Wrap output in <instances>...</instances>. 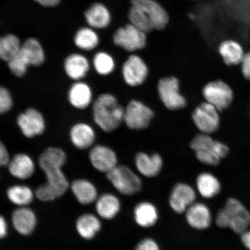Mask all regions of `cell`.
Segmentation results:
<instances>
[{
  "label": "cell",
  "mask_w": 250,
  "mask_h": 250,
  "mask_svg": "<svg viewBox=\"0 0 250 250\" xmlns=\"http://www.w3.org/2000/svg\"><path fill=\"white\" fill-rule=\"evenodd\" d=\"M93 64L96 73L102 76H108L115 68L113 56L104 51L96 53L94 56Z\"/></svg>",
  "instance_id": "cell-33"
},
{
  "label": "cell",
  "mask_w": 250,
  "mask_h": 250,
  "mask_svg": "<svg viewBox=\"0 0 250 250\" xmlns=\"http://www.w3.org/2000/svg\"><path fill=\"white\" fill-rule=\"evenodd\" d=\"M8 198L14 204L24 206L30 204L33 199V193L29 187L17 185L9 187L7 190Z\"/></svg>",
  "instance_id": "cell-34"
},
{
  "label": "cell",
  "mask_w": 250,
  "mask_h": 250,
  "mask_svg": "<svg viewBox=\"0 0 250 250\" xmlns=\"http://www.w3.org/2000/svg\"><path fill=\"white\" fill-rule=\"evenodd\" d=\"M202 93L206 102L213 105L219 111L229 107L233 98L232 89L223 81L208 83L203 87Z\"/></svg>",
  "instance_id": "cell-9"
},
{
  "label": "cell",
  "mask_w": 250,
  "mask_h": 250,
  "mask_svg": "<svg viewBox=\"0 0 250 250\" xmlns=\"http://www.w3.org/2000/svg\"><path fill=\"white\" fill-rule=\"evenodd\" d=\"M148 40V34L129 22L118 27L112 35L114 45L131 54L144 51L147 46Z\"/></svg>",
  "instance_id": "cell-4"
},
{
  "label": "cell",
  "mask_w": 250,
  "mask_h": 250,
  "mask_svg": "<svg viewBox=\"0 0 250 250\" xmlns=\"http://www.w3.org/2000/svg\"><path fill=\"white\" fill-rule=\"evenodd\" d=\"M242 241L246 248L250 250V231L246 230L242 234Z\"/></svg>",
  "instance_id": "cell-43"
},
{
  "label": "cell",
  "mask_w": 250,
  "mask_h": 250,
  "mask_svg": "<svg viewBox=\"0 0 250 250\" xmlns=\"http://www.w3.org/2000/svg\"><path fill=\"white\" fill-rule=\"evenodd\" d=\"M180 83L176 77H164L159 81V97L165 107L170 110H177L186 107L187 101L179 92Z\"/></svg>",
  "instance_id": "cell-6"
},
{
  "label": "cell",
  "mask_w": 250,
  "mask_h": 250,
  "mask_svg": "<svg viewBox=\"0 0 250 250\" xmlns=\"http://www.w3.org/2000/svg\"><path fill=\"white\" fill-rule=\"evenodd\" d=\"M72 145L78 149L92 148L96 140V133L90 125L78 123L71 127L69 133Z\"/></svg>",
  "instance_id": "cell-17"
},
{
  "label": "cell",
  "mask_w": 250,
  "mask_h": 250,
  "mask_svg": "<svg viewBox=\"0 0 250 250\" xmlns=\"http://www.w3.org/2000/svg\"><path fill=\"white\" fill-rule=\"evenodd\" d=\"M134 215L136 223L143 228L154 226L158 219V212L155 206L146 202L140 203L136 206Z\"/></svg>",
  "instance_id": "cell-26"
},
{
  "label": "cell",
  "mask_w": 250,
  "mask_h": 250,
  "mask_svg": "<svg viewBox=\"0 0 250 250\" xmlns=\"http://www.w3.org/2000/svg\"><path fill=\"white\" fill-rule=\"evenodd\" d=\"M7 167L12 176L20 180L29 179L36 168L32 158L25 153H18L11 158Z\"/></svg>",
  "instance_id": "cell-18"
},
{
  "label": "cell",
  "mask_w": 250,
  "mask_h": 250,
  "mask_svg": "<svg viewBox=\"0 0 250 250\" xmlns=\"http://www.w3.org/2000/svg\"><path fill=\"white\" fill-rule=\"evenodd\" d=\"M224 209L229 221V228L233 232L242 234L248 230L250 224V214L241 202L230 198L228 199Z\"/></svg>",
  "instance_id": "cell-13"
},
{
  "label": "cell",
  "mask_w": 250,
  "mask_h": 250,
  "mask_svg": "<svg viewBox=\"0 0 250 250\" xmlns=\"http://www.w3.org/2000/svg\"><path fill=\"white\" fill-rule=\"evenodd\" d=\"M196 185L200 194L205 198H211L216 196L221 190V184L218 180L208 173L199 175Z\"/></svg>",
  "instance_id": "cell-29"
},
{
  "label": "cell",
  "mask_w": 250,
  "mask_h": 250,
  "mask_svg": "<svg viewBox=\"0 0 250 250\" xmlns=\"http://www.w3.org/2000/svg\"><path fill=\"white\" fill-rule=\"evenodd\" d=\"M188 223L195 229H205L210 227L211 223V212L203 203H193L186 211Z\"/></svg>",
  "instance_id": "cell-21"
},
{
  "label": "cell",
  "mask_w": 250,
  "mask_h": 250,
  "mask_svg": "<svg viewBox=\"0 0 250 250\" xmlns=\"http://www.w3.org/2000/svg\"><path fill=\"white\" fill-rule=\"evenodd\" d=\"M18 126L23 135L27 139H32L42 135L46 129L44 117L38 109L30 107L18 115Z\"/></svg>",
  "instance_id": "cell-10"
},
{
  "label": "cell",
  "mask_w": 250,
  "mask_h": 250,
  "mask_svg": "<svg viewBox=\"0 0 250 250\" xmlns=\"http://www.w3.org/2000/svg\"><path fill=\"white\" fill-rule=\"evenodd\" d=\"M64 71L68 78L75 81H80L85 78L90 70V63L83 55L74 54L65 59Z\"/></svg>",
  "instance_id": "cell-22"
},
{
  "label": "cell",
  "mask_w": 250,
  "mask_h": 250,
  "mask_svg": "<svg viewBox=\"0 0 250 250\" xmlns=\"http://www.w3.org/2000/svg\"><path fill=\"white\" fill-rule=\"evenodd\" d=\"M147 64L139 55L130 54L122 67V74L125 82L130 86L142 85L148 76Z\"/></svg>",
  "instance_id": "cell-8"
},
{
  "label": "cell",
  "mask_w": 250,
  "mask_h": 250,
  "mask_svg": "<svg viewBox=\"0 0 250 250\" xmlns=\"http://www.w3.org/2000/svg\"><path fill=\"white\" fill-rule=\"evenodd\" d=\"M36 196L41 201L48 202L58 198L55 190L46 183L42 184L36 190Z\"/></svg>",
  "instance_id": "cell-37"
},
{
  "label": "cell",
  "mask_w": 250,
  "mask_h": 250,
  "mask_svg": "<svg viewBox=\"0 0 250 250\" xmlns=\"http://www.w3.org/2000/svg\"><path fill=\"white\" fill-rule=\"evenodd\" d=\"M90 164L96 170L108 173L118 165L117 154L114 150L104 145H96L90 150Z\"/></svg>",
  "instance_id": "cell-14"
},
{
  "label": "cell",
  "mask_w": 250,
  "mask_h": 250,
  "mask_svg": "<svg viewBox=\"0 0 250 250\" xmlns=\"http://www.w3.org/2000/svg\"><path fill=\"white\" fill-rule=\"evenodd\" d=\"M125 109L110 93H103L93 104L94 121L105 132L116 130L124 120Z\"/></svg>",
  "instance_id": "cell-2"
},
{
  "label": "cell",
  "mask_w": 250,
  "mask_h": 250,
  "mask_svg": "<svg viewBox=\"0 0 250 250\" xmlns=\"http://www.w3.org/2000/svg\"><path fill=\"white\" fill-rule=\"evenodd\" d=\"M76 227L80 235L83 239L89 240L93 238L101 229V224L95 215L86 214L78 219Z\"/></svg>",
  "instance_id": "cell-30"
},
{
  "label": "cell",
  "mask_w": 250,
  "mask_h": 250,
  "mask_svg": "<svg viewBox=\"0 0 250 250\" xmlns=\"http://www.w3.org/2000/svg\"><path fill=\"white\" fill-rule=\"evenodd\" d=\"M91 87L83 81H76L68 90L67 98L72 107L84 109L89 107L92 102Z\"/></svg>",
  "instance_id": "cell-19"
},
{
  "label": "cell",
  "mask_w": 250,
  "mask_h": 250,
  "mask_svg": "<svg viewBox=\"0 0 250 250\" xmlns=\"http://www.w3.org/2000/svg\"><path fill=\"white\" fill-rule=\"evenodd\" d=\"M67 158L66 153L63 149L51 146L41 154L39 159L40 167L45 174L46 183L55 190L58 197L63 195L69 187L62 170Z\"/></svg>",
  "instance_id": "cell-1"
},
{
  "label": "cell",
  "mask_w": 250,
  "mask_h": 250,
  "mask_svg": "<svg viewBox=\"0 0 250 250\" xmlns=\"http://www.w3.org/2000/svg\"><path fill=\"white\" fill-rule=\"evenodd\" d=\"M41 5L45 7H54L60 3L61 0H34Z\"/></svg>",
  "instance_id": "cell-41"
},
{
  "label": "cell",
  "mask_w": 250,
  "mask_h": 250,
  "mask_svg": "<svg viewBox=\"0 0 250 250\" xmlns=\"http://www.w3.org/2000/svg\"><path fill=\"white\" fill-rule=\"evenodd\" d=\"M13 98L9 90L0 85V115L7 113L13 107Z\"/></svg>",
  "instance_id": "cell-36"
},
{
  "label": "cell",
  "mask_w": 250,
  "mask_h": 250,
  "mask_svg": "<svg viewBox=\"0 0 250 250\" xmlns=\"http://www.w3.org/2000/svg\"><path fill=\"white\" fill-rule=\"evenodd\" d=\"M154 111L143 103L132 100L125 109L124 120L129 129L142 130L149 126Z\"/></svg>",
  "instance_id": "cell-7"
},
{
  "label": "cell",
  "mask_w": 250,
  "mask_h": 250,
  "mask_svg": "<svg viewBox=\"0 0 250 250\" xmlns=\"http://www.w3.org/2000/svg\"><path fill=\"white\" fill-rule=\"evenodd\" d=\"M107 179L118 192L125 195H133L142 187V180L125 165H117L107 173Z\"/></svg>",
  "instance_id": "cell-5"
},
{
  "label": "cell",
  "mask_w": 250,
  "mask_h": 250,
  "mask_svg": "<svg viewBox=\"0 0 250 250\" xmlns=\"http://www.w3.org/2000/svg\"><path fill=\"white\" fill-rule=\"evenodd\" d=\"M130 3L146 12L151 21L154 30H163L169 24L170 14L158 0H130Z\"/></svg>",
  "instance_id": "cell-12"
},
{
  "label": "cell",
  "mask_w": 250,
  "mask_h": 250,
  "mask_svg": "<svg viewBox=\"0 0 250 250\" xmlns=\"http://www.w3.org/2000/svg\"><path fill=\"white\" fill-rule=\"evenodd\" d=\"M45 60L42 46L38 40L30 38L25 41L11 60L7 62L9 70L17 77H23L30 66H40Z\"/></svg>",
  "instance_id": "cell-3"
},
{
  "label": "cell",
  "mask_w": 250,
  "mask_h": 250,
  "mask_svg": "<svg viewBox=\"0 0 250 250\" xmlns=\"http://www.w3.org/2000/svg\"><path fill=\"white\" fill-rule=\"evenodd\" d=\"M10 155L7 146L4 143L0 140V167L7 166L10 161Z\"/></svg>",
  "instance_id": "cell-39"
},
{
  "label": "cell",
  "mask_w": 250,
  "mask_h": 250,
  "mask_svg": "<svg viewBox=\"0 0 250 250\" xmlns=\"http://www.w3.org/2000/svg\"><path fill=\"white\" fill-rule=\"evenodd\" d=\"M196 193L192 188L186 184H176L172 190L169 204L177 213H183L195 201Z\"/></svg>",
  "instance_id": "cell-15"
},
{
  "label": "cell",
  "mask_w": 250,
  "mask_h": 250,
  "mask_svg": "<svg viewBox=\"0 0 250 250\" xmlns=\"http://www.w3.org/2000/svg\"><path fill=\"white\" fill-rule=\"evenodd\" d=\"M21 45L20 40L14 34L0 36V60L10 61L20 51Z\"/></svg>",
  "instance_id": "cell-32"
},
{
  "label": "cell",
  "mask_w": 250,
  "mask_h": 250,
  "mask_svg": "<svg viewBox=\"0 0 250 250\" xmlns=\"http://www.w3.org/2000/svg\"><path fill=\"white\" fill-rule=\"evenodd\" d=\"M12 224L17 232L23 235H29L35 229L37 219L31 209L21 208L17 209L12 214Z\"/></svg>",
  "instance_id": "cell-23"
},
{
  "label": "cell",
  "mask_w": 250,
  "mask_h": 250,
  "mask_svg": "<svg viewBox=\"0 0 250 250\" xmlns=\"http://www.w3.org/2000/svg\"><path fill=\"white\" fill-rule=\"evenodd\" d=\"M136 250H160L159 246L155 240L151 239H146L139 243Z\"/></svg>",
  "instance_id": "cell-38"
},
{
  "label": "cell",
  "mask_w": 250,
  "mask_h": 250,
  "mask_svg": "<svg viewBox=\"0 0 250 250\" xmlns=\"http://www.w3.org/2000/svg\"><path fill=\"white\" fill-rule=\"evenodd\" d=\"M135 165L140 174L146 177H154L161 171L163 160L160 155H148L145 152H139L135 157Z\"/></svg>",
  "instance_id": "cell-20"
},
{
  "label": "cell",
  "mask_w": 250,
  "mask_h": 250,
  "mask_svg": "<svg viewBox=\"0 0 250 250\" xmlns=\"http://www.w3.org/2000/svg\"><path fill=\"white\" fill-rule=\"evenodd\" d=\"M219 54L227 65H237L241 63L245 54L241 45L236 41H224L218 47Z\"/></svg>",
  "instance_id": "cell-24"
},
{
  "label": "cell",
  "mask_w": 250,
  "mask_h": 250,
  "mask_svg": "<svg viewBox=\"0 0 250 250\" xmlns=\"http://www.w3.org/2000/svg\"><path fill=\"white\" fill-rule=\"evenodd\" d=\"M120 202L117 196L105 193L98 199L96 208L100 216L110 220L116 216L120 211Z\"/></svg>",
  "instance_id": "cell-27"
},
{
  "label": "cell",
  "mask_w": 250,
  "mask_h": 250,
  "mask_svg": "<svg viewBox=\"0 0 250 250\" xmlns=\"http://www.w3.org/2000/svg\"><path fill=\"white\" fill-rule=\"evenodd\" d=\"M74 42L78 48L90 51L98 46L100 38L95 29L90 27H82L75 36Z\"/></svg>",
  "instance_id": "cell-28"
},
{
  "label": "cell",
  "mask_w": 250,
  "mask_h": 250,
  "mask_svg": "<svg viewBox=\"0 0 250 250\" xmlns=\"http://www.w3.org/2000/svg\"><path fill=\"white\" fill-rule=\"evenodd\" d=\"M217 142L211 148L195 152L196 158L201 163L210 166H217L220 164L221 158L217 152Z\"/></svg>",
  "instance_id": "cell-35"
},
{
  "label": "cell",
  "mask_w": 250,
  "mask_h": 250,
  "mask_svg": "<svg viewBox=\"0 0 250 250\" xmlns=\"http://www.w3.org/2000/svg\"><path fill=\"white\" fill-rule=\"evenodd\" d=\"M191 1H198V0H191Z\"/></svg>",
  "instance_id": "cell-44"
},
{
  "label": "cell",
  "mask_w": 250,
  "mask_h": 250,
  "mask_svg": "<svg viewBox=\"0 0 250 250\" xmlns=\"http://www.w3.org/2000/svg\"><path fill=\"white\" fill-rule=\"evenodd\" d=\"M242 71L246 79L250 81V52L245 54L241 62Z\"/></svg>",
  "instance_id": "cell-40"
},
{
  "label": "cell",
  "mask_w": 250,
  "mask_h": 250,
  "mask_svg": "<svg viewBox=\"0 0 250 250\" xmlns=\"http://www.w3.org/2000/svg\"><path fill=\"white\" fill-rule=\"evenodd\" d=\"M219 111L208 102L201 103L192 114L193 123L202 133L210 134L216 132L220 126Z\"/></svg>",
  "instance_id": "cell-11"
},
{
  "label": "cell",
  "mask_w": 250,
  "mask_h": 250,
  "mask_svg": "<svg viewBox=\"0 0 250 250\" xmlns=\"http://www.w3.org/2000/svg\"><path fill=\"white\" fill-rule=\"evenodd\" d=\"M85 18L89 27L95 30H103L112 23L110 10L101 2L93 3L85 12Z\"/></svg>",
  "instance_id": "cell-16"
},
{
  "label": "cell",
  "mask_w": 250,
  "mask_h": 250,
  "mask_svg": "<svg viewBox=\"0 0 250 250\" xmlns=\"http://www.w3.org/2000/svg\"><path fill=\"white\" fill-rule=\"evenodd\" d=\"M8 226L5 219L0 215V239L4 238L7 236Z\"/></svg>",
  "instance_id": "cell-42"
},
{
  "label": "cell",
  "mask_w": 250,
  "mask_h": 250,
  "mask_svg": "<svg viewBox=\"0 0 250 250\" xmlns=\"http://www.w3.org/2000/svg\"><path fill=\"white\" fill-rule=\"evenodd\" d=\"M73 194L81 204L89 205L95 201L98 192L95 186L85 179L74 180L71 184Z\"/></svg>",
  "instance_id": "cell-25"
},
{
  "label": "cell",
  "mask_w": 250,
  "mask_h": 250,
  "mask_svg": "<svg viewBox=\"0 0 250 250\" xmlns=\"http://www.w3.org/2000/svg\"><path fill=\"white\" fill-rule=\"evenodd\" d=\"M127 18L129 23L146 34H149L154 31L148 16L142 8L136 5L130 4L128 9Z\"/></svg>",
  "instance_id": "cell-31"
}]
</instances>
